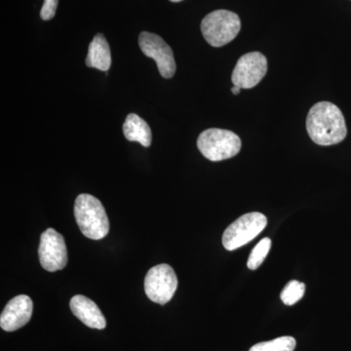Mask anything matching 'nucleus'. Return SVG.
Segmentation results:
<instances>
[{"instance_id":"nucleus-17","label":"nucleus","mask_w":351,"mask_h":351,"mask_svg":"<svg viewBox=\"0 0 351 351\" xmlns=\"http://www.w3.org/2000/svg\"><path fill=\"white\" fill-rule=\"evenodd\" d=\"M58 2H59V0H44L43 6L40 11L41 19L49 21L54 18L55 14H56Z\"/></svg>"},{"instance_id":"nucleus-13","label":"nucleus","mask_w":351,"mask_h":351,"mask_svg":"<svg viewBox=\"0 0 351 351\" xmlns=\"http://www.w3.org/2000/svg\"><path fill=\"white\" fill-rule=\"evenodd\" d=\"M123 133L130 142L140 143L143 147L152 145V135L149 124L135 113H130L123 124Z\"/></svg>"},{"instance_id":"nucleus-18","label":"nucleus","mask_w":351,"mask_h":351,"mask_svg":"<svg viewBox=\"0 0 351 351\" xmlns=\"http://www.w3.org/2000/svg\"><path fill=\"white\" fill-rule=\"evenodd\" d=\"M232 92L234 95H239L240 92H241V88L239 86H233L232 89Z\"/></svg>"},{"instance_id":"nucleus-4","label":"nucleus","mask_w":351,"mask_h":351,"mask_svg":"<svg viewBox=\"0 0 351 351\" xmlns=\"http://www.w3.org/2000/svg\"><path fill=\"white\" fill-rule=\"evenodd\" d=\"M241 29L237 14L228 10H216L208 14L201 23L205 40L213 47H221L232 43Z\"/></svg>"},{"instance_id":"nucleus-15","label":"nucleus","mask_w":351,"mask_h":351,"mask_svg":"<svg viewBox=\"0 0 351 351\" xmlns=\"http://www.w3.org/2000/svg\"><path fill=\"white\" fill-rule=\"evenodd\" d=\"M304 292H306V285L304 283L297 280L290 281L281 292V301L287 306H293L302 300Z\"/></svg>"},{"instance_id":"nucleus-16","label":"nucleus","mask_w":351,"mask_h":351,"mask_svg":"<svg viewBox=\"0 0 351 351\" xmlns=\"http://www.w3.org/2000/svg\"><path fill=\"white\" fill-rule=\"evenodd\" d=\"M270 248H271V240L265 237L261 240L255 248L253 249L249 257L247 267L249 269L255 270L263 263L265 258H267V254L269 253Z\"/></svg>"},{"instance_id":"nucleus-11","label":"nucleus","mask_w":351,"mask_h":351,"mask_svg":"<svg viewBox=\"0 0 351 351\" xmlns=\"http://www.w3.org/2000/svg\"><path fill=\"white\" fill-rule=\"evenodd\" d=\"M71 313L83 324L92 329L103 330L107 326V321L100 308L92 300L82 295H76L69 302Z\"/></svg>"},{"instance_id":"nucleus-7","label":"nucleus","mask_w":351,"mask_h":351,"mask_svg":"<svg viewBox=\"0 0 351 351\" xmlns=\"http://www.w3.org/2000/svg\"><path fill=\"white\" fill-rule=\"evenodd\" d=\"M41 267L47 271L63 269L68 263V251L63 235L54 228H48L41 234L38 248Z\"/></svg>"},{"instance_id":"nucleus-2","label":"nucleus","mask_w":351,"mask_h":351,"mask_svg":"<svg viewBox=\"0 0 351 351\" xmlns=\"http://www.w3.org/2000/svg\"><path fill=\"white\" fill-rule=\"evenodd\" d=\"M75 217L80 232L87 239L100 240L110 232L105 208L98 198L83 193L77 196L75 203Z\"/></svg>"},{"instance_id":"nucleus-19","label":"nucleus","mask_w":351,"mask_h":351,"mask_svg":"<svg viewBox=\"0 0 351 351\" xmlns=\"http://www.w3.org/2000/svg\"><path fill=\"white\" fill-rule=\"evenodd\" d=\"M170 1H172V2H181V1H182V0H170Z\"/></svg>"},{"instance_id":"nucleus-5","label":"nucleus","mask_w":351,"mask_h":351,"mask_svg":"<svg viewBox=\"0 0 351 351\" xmlns=\"http://www.w3.org/2000/svg\"><path fill=\"white\" fill-rule=\"evenodd\" d=\"M267 225V217L262 213L252 212L243 215L228 226L223 232V247L228 251L237 250L256 239Z\"/></svg>"},{"instance_id":"nucleus-10","label":"nucleus","mask_w":351,"mask_h":351,"mask_svg":"<svg viewBox=\"0 0 351 351\" xmlns=\"http://www.w3.org/2000/svg\"><path fill=\"white\" fill-rule=\"evenodd\" d=\"M34 304L27 295L13 298L0 315V326L6 332H14L24 327L31 320Z\"/></svg>"},{"instance_id":"nucleus-1","label":"nucleus","mask_w":351,"mask_h":351,"mask_svg":"<svg viewBox=\"0 0 351 351\" xmlns=\"http://www.w3.org/2000/svg\"><path fill=\"white\" fill-rule=\"evenodd\" d=\"M306 130L315 144L325 147L343 142L348 134L343 112L329 101H320L311 108Z\"/></svg>"},{"instance_id":"nucleus-3","label":"nucleus","mask_w":351,"mask_h":351,"mask_svg":"<svg viewBox=\"0 0 351 351\" xmlns=\"http://www.w3.org/2000/svg\"><path fill=\"white\" fill-rule=\"evenodd\" d=\"M197 147L203 156L217 162L237 156L241 149V140L232 131L207 129L198 137Z\"/></svg>"},{"instance_id":"nucleus-14","label":"nucleus","mask_w":351,"mask_h":351,"mask_svg":"<svg viewBox=\"0 0 351 351\" xmlns=\"http://www.w3.org/2000/svg\"><path fill=\"white\" fill-rule=\"evenodd\" d=\"M297 341L290 336L280 337L252 346L249 351H294Z\"/></svg>"},{"instance_id":"nucleus-6","label":"nucleus","mask_w":351,"mask_h":351,"mask_svg":"<svg viewBox=\"0 0 351 351\" xmlns=\"http://www.w3.org/2000/svg\"><path fill=\"white\" fill-rule=\"evenodd\" d=\"M177 288V276L169 265L161 263L147 271L145 292L151 301L163 306L172 300Z\"/></svg>"},{"instance_id":"nucleus-12","label":"nucleus","mask_w":351,"mask_h":351,"mask_svg":"<svg viewBox=\"0 0 351 351\" xmlns=\"http://www.w3.org/2000/svg\"><path fill=\"white\" fill-rule=\"evenodd\" d=\"M86 64L101 71H108L112 64V54L107 39L98 34L90 43L86 58Z\"/></svg>"},{"instance_id":"nucleus-9","label":"nucleus","mask_w":351,"mask_h":351,"mask_svg":"<svg viewBox=\"0 0 351 351\" xmlns=\"http://www.w3.org/2000/svg\"><path fill=\"white\" fill-rule=\"evenodd\" d=\"M267 71V58L262 53H247L240 58L233 69L232 83L241 89H250L262 82Z\"/></svg>"},{"instance_id":"nucleus-8","label":"nucleus","mask_w":351,"mask_h":351,"mask_svg":"<svg viewBox=\"0 0 351 351\" xmlns=\"http://www.w3.org/2000/svg\"><path fill=\"white\" fill-rule=\"evenodd\" d=\"M141 50L156 61L159 73L164 78H172L176 73L174 54L169 45L160 36L144 32L138 36Z\"/></svg>"}]
</instances>
